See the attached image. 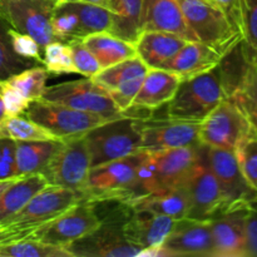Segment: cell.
Here are the masks:
<instances>
[{"instance_id": "obj_30", "label": "cell", "mask_w": 257, "mask_h": 257, "mask_svg": "<svg viewBox=\"0 0 257 257\" xmlns=\"http://www.w3.org/2000/svg\"><path fill=\"white\" fill-rule=\"evenodd\" d=\"M0 136L9 138L14 142H18V141H60L37 122L20 114L8 115L0 123Z\"/></svg>"}, {"instance_id": "obj_7", "label": "cell", "mask_w": 257, "mask_h": 257, "mask_svg": "<svg viewBox=\"0 0 257 257\" xmlns=\"http://www.w3.org/2000/svg\"><path fill=\"white\" fill-rule=\"evenodd\" d=\"M253 130L235 98L226 97L202 120L198 142L206 147L235 152L241 142L252 135Z\"/></svg>"}, {"instance_id": "obj_34", "label": "cell", "mask_w": 257, "mask_h": 257, "mask_svg": "<svg viewBox=\"0 0 257 257\" xmlns=\"http://www.w3.org/2000/svg\"><path fill=\"white\" fill-rule=\"evenodd\" d=\"M68 4L77 13L84 37L93 33L109 30L110 24H112V13L108 8L84 2H74L68 3Z\"/></svg>"}, {"instance_id": "obj_32", "label": "cell", "mask_w": 257, "mask_h": 257, "mask_svg": "<svg viewBox=\"0 0 257 257\" xmlns=\"http://www.w3.org/2000/svg\"><path fill=\"white\" fill-rule=\"evenodd\" d=\"M0 257H73L67 248L40 242L32 238L0 245Z\"/></svg>"}, {"instance_id": "obj_47", "label": "cell", "mask_w": 257, "mask_h": 257, "mask_svg": "<svg viewBox=\"0 0 257 257\" xmlns=\"http://www.w3.org/2000/svg\"><path fill=\"white\" fill-rule=\"evenodd\" d=\"M18 238L13 235L12 232H9L5 228L0 227V245H4V243L12 242V241H17Z\"/></svg>"}, {"instance_id": "obj_51", "label": "cell", "mask_w": 257, "mask_h": 257, "mask_svg": "<svg viewBox=\"0 0 257 257\" xmlns=\"http://www.w3.org/2000/svg\"><path fill=\"white\" fill-rule=\"evenodd\" d=\"M50 2L53 3L54 7H57V5L64 4V3H74V2H79V0H50Z\"/></svg>"}, {"instance_id": "obj_17", "label": "cell", "mask_w": 257, "mask_h": 257, "mask_svg": "<svg viewBox=\"0 0 257 257\" xmlns=\"http://www.w3.org/2000/svg\"><path fill=\"white\" fill-rule=\"evenodd\" d=\"M201 122L198 120L167 119L148 120L142 119L141 128V150L148 152L172 150L197 145L198 131Z\"/></svg>"}, {"instance_id": "obj_4", "label": "cell", "mask_w": 257, "mask_h": 257, "mask_svg": "<svg viewBox=\"0 0 257 257\" xmlns=\"http://www.w3.org/2000/svg\"><path fill=\"white\" fill-rule=\"evenodd\" d=\"M145 118L124 115L108 120L84 135L92 167L141 152V128Z\"/></svg>"}, {"instance_id": "obj_50", "label": "cell", "mask_w": 257, "mask_h": 257, "mask_svg": "<svg viewBox=\"0 0 257 257\" xmlns=\"http://www.w3.org/2000/svg\"><path fill=\"white\" fill-rule=\"evenodd\" d=\"M7 117H8V114H7V110H5L4 103H3L2 95H0V123H2L3 120H4L5 118H7Z\"/></svg>"}, {"instance_id": "obj_10", "label": "cell", "mask_w": 257, "mask_h": 257, "mask_svg": "<svg viewBox=\"0 0 257 257\" xmlns=\"http://www.w3.org/2000/svg\"><path fill=\"white\" fill-rule=\"evenodd\" d=\"M24 115L49 131L60 141L83 137L93 128L112 120L102 115L82 112L58 103L45 102L43 99L30 103Z\"/></svg>"}, {"instance_id": "obj_28", "label": "cell", "mask_w": 257, "mask_h": 257, "mask_svg": "<svg viewBox=\"0 0 257 257\" xmlns=\"http://www.w3.org/2000/svg\"><path fill=\"white\" fill-rule=\"evenodd\" d=\"M48 181L42 173L22 177L0 195V222L17 213L35 193L45 187Z\"/></svg>"}, {"instance_id": "obj_22", "label": "cell", "mask_w": 257, "mask_h": 257, "mask_svg": "<svg viewBox=\"0 0 257 257\" xmlns=\"http://www.w3.org/2000/svg\"><path fill=\"white\" fill-rule=\"evenodd\" d=\"M181 78L167 69H148L130 110H155L175 95Z\"/></svg>"}, {"instance_id": "obj_5", "label": "cell", "mask_w": 257, "mask_h": 257, "mask_svg": "<svg viewBox=\"0 0 257 257\" xmlns=\"http://www.w3.org/2000/svg\"><path fill=\"white\" fill-rule=\"evenodd\" d=\"M80 200L79 193L75 191L47 185L17 213L3 220L0 227L10 231L20 240L28 238L33 231L57 218Z\"/></svg>"}, {"instance_id": "obj_42", "label": "cell", "mask_w": 257, "mask_h": 257, "mask_svg": "<svg viewBox=\"0 0 257 257\" xmlns=\"http://www.w3.org/2000/svg\"><path fill=\"white\" fill-rule=\"evenodd\" d=\"M143 78L145 77L133 78V79L123 83L119 87L108 90V94L110 95L113 102L117 104V107L123 113H127L128 114V112H130L133 100H135L136 95H137L138 90H140L141 85H142Z\"/></svg>"}, {"instance_id": "obj_8", "label": "cell", "mask_w": 257, "mask_h": 257, "mask_svg": "<svg viewBox=\"0 0 257 257\" xmlns=\"http://www.w3.org/2000/svg\"><path fill=\"white\" fill-rule=\"evenodd\" d=\"M40 99L67 105L82 112L102 115L107 119L130 115L117 107L107 90L95 84L92 78L87 77L47 87Z\"/></svg>"}, {"instance_id": "obj_12", "label": "cell", "mask_w": 257, "mask_h": 257, "mask_svg": "<svg viewBox=\"0 0 257 257\" xmlns=\"http://www.w3.org/2000/svg\"><path fill=\"white\" fill-rule=\"evenodd\" d=\"M207 161L225 200V213L247 210L257 202V191L246 181L235 152L207 147Z\"/></svg>"}, {"instance_id": "obj_14", "label": "cell", "mask_w": 257, "mask_h": 257, "mask_svg": "<svg viewBox=\"0 0 257 257\" xmlns=\"http://www.w3.org/2000/svg\"><path fill=\"white\" fill-rule=\"evenodd\" d=\"M148 152V151H147ZM205 152V146L197 145L172 150L150 152L156 182V192L171 188H183Z\"/></svg>"}, {"instance_id": "obj_21", "label": "cell", "mask_w": 257, "mask_h": 257, "mask_svg": "<svg viewBox=\"0 0 257 257\" xmlns=\"http://www.w3.org/2000/svg\"><path fill=\"white\" fill-rule=\"evenodd\" d=\"M188 40L166 32H143L135 43L137 57L150 69H166Z\"/></svg>"}, {"instance_id": "obj_38", "label": "cell", "mask_w": 257, "mask_h": 257, "mask_svg": "<svg viewBox=\"0 0 257 257\" xmlns=\"http://www.w3.org/2000/svg\"><path fill=\"white\" fill-rule=\"evenodd\" d=\"M42 64L49 74H72L75 72L72 50L67 42L49 43L43 48Z\"/></svg>"}, {"instance_id": "obj_6", "label": "cell", "mask_w": 257, "mask_h": 257, "mask_svg": "<svg viewBox=\"0 0 257 257\" xmlns=\"http://www.w3.org/2000/svg\"><path fill=\"white\" fill-rule=\"evenodd\" d=\"M198 42L227 54L241 42V34L213 0H177Z\"/></svg>"}, {"instance_id": "obj_16", "label": "cell", "mask_w": 257, "mask_h": 257, "mask_svg": "<svg viewBox=\"0 0 257 257\" xmlns=\"http://www.w3.org/2000/svg\"><path fill=\"white\" fill-rule=\"evenodd\" d=\"M161 248L162 257H213L211 220H198L191 217L177 220Z\"/></svg>"}, {"instance_id": "obj_45", "label": "cell", "mask_w": 257, "mask_h": 257, "mask_svg": "<svg viewBox=\"0 0 257 257\" xmlns=\"http://www.w3.org/2000/svg\"><path fill=\"white\" fill-rule=\"evenodd\" d=\"M247 257H257V202L246 210Z\"/></svg>"}, {"instance_id": "obj_48", "label": "cell", "mask_w": 257, "mask_h": 257, "mask_svg": "<svg viewBox=\"0 0 257 257\" xmlns=\"http://www.w3.org/2000/svg\"><path fill=\"white\" fill-rule=\"evenodd\" d=\"M22 177H13V178H7V180H0V195L7 190L9 186H12L15 181H18Z\"/></svg>"}, {"instance_id": "obj_31", "label": "cell", "mask_w": 257, "mask_h": 257, "mask_svg": "<svg viewBox=\"0 0 257 257\" xmlns=\"http://www.w3.org/2000/svg\"><path fill=\"white\" fill-rule=\"evenodd\" d=\"M241 52L248 65H257V0H241Z\"/></svg>"}, {"instance_id": "obj_36", "label": "cell", "mask_w": 257, "mask_h": 257, "mask_svg": "<svg viewBox=\"0 0 257 257\" xmlns=\"http://www.w3.org/2000/svg\"><path fill=\"white\" fill-rule=\"evenodd\" d=\"M232 97L243 110L257 136V65H248Z\"/></svg>"}, {"instance_id": "obj_41", "label": "cell", "mask_w": 257, "mask_h": 257, "mask_svg": "<svg viewBox=\"0 0 257 257\" xmlns=\"http://www.w3.org/2000/svg\"><path fill=\"white\" fill-rule=\"evenodd\" d=\"M9 37L12 42V47L18 55L25 59L35 60L42 64L43 59V48L39 43L28 34L17 32L9 27Z\"/></svg>"}, {"instance_id": "obj_19", "label": "cell", "mask_w": 257, "mask_h": 257, "mask_svg": "<svg viewBox=\"0 0 257 257\" xmlns=\"http://www.w3.org/2000/svg\"><path fill=\"white\" fill-rule=\"evenodd\" d=\"M143 32L172 33L188 42H198L177 0H143Z\"/></svg>"}, {"instance_id": "obj_37", "label": "cell", "mask_w": 257, "mask_h": 257, "mask_svg": "<svg viewBox=\"0 0 257 257\" xmlns=\"http://www.w3.org/2000/svg\"><path fill=\"white\" fill-rule=\"evenodd\" d=\"M52 30L55 39L60 42H69L72 39L84 38L79 18L68 3L57 5L53 9Z\"/></svg>"}, {"instance_id": "obj_39", "label": "cell", "mask_w": 257, "mask_h": 257, "mask_svg": "<svg viewBox=\"0 0 257 257\" xmlns=\"http://www.w3.org/2000/svg\"><path fill=\"white\" fill-rule=\"evenodd\" d=\"M238 166L248 185L257 191V136H248L238 145L235 151Z\"/></svg>"}, {"instance_id": "obj_23", "label": "cell", "mask_w": 257, "mask_h": 257, "mask_svg": "<svg viewBox=\"0 0 257 257\" xmlns=\"http://www.w3.org/2000/svg\"><path fill=\"white\" fill-rule=\"evenodd\" d=\"M222 55L201 42H188L171 60L167 70L176 73L181 80L203 74L220 64Z\"/></svg>"}, {"instance_id": "obj_49", "label": "cell", "mask_w": 257, "mask_h": 257, "mask_svg": "<svg viewBox=\"0 0 257 257\" xmlns=\"http://www.w3.org/2000/svg\"><path fill=\"white\" fill-rule=\"evenodd\" d=\"M79 2L89 3V4H94V5H99V7H103V8H108V0H79Z\"/></svg>"}, {"instance_id": "obj_24", "label": "cell", "mask_w": 257, "mask_h": 257, "mask_svg": "<svg viewBox=\"0 0 257 257\" xmlns=\"http://www.w3.org/2000/svg\"><path fill=\"white\" fill-rule=\"evenodd\" d=\"M60 141L14 142V173L17 177L42 173L60 146Z\"/></svg>"}, {"instance_id": "obj_27", "label": "cell", "mask_w": 257, "mask_h": 257, "mask_svg": "<svg viewBox=\"0 0 257 257\" xmlns=\"http://www.w3.org/2000/svg\"><path fill=\"white\" fill-rule=\"evenodd\" d=\"M142 8L143 0H108L112 13L108 32L135 44L142 33Z\"/></svg>"}, {"instance_id": "obj_33", "label": "cell", "mask_w": 257, "mask_h": 257, "mask_svg": "<svg viewBox=\"0 0 257 257\" xmlns=\"http://www.w3.org/2000/svg\"><path fill=\"white\" fill-rule=\"evenodd\" d=\"M38 64L40 63L25 59L14 52L9 37V25L0 18V82Z\"/></svg>"}, {"instance_id": "obj_13", "label": "cell", "mask_w": 257, "mask_h": 257, "mask_svg": "<svg viewBox=\"0 0 257 257\" xmlns=\"http://www.w3.org/2000/svg\"><path fill=\"white\" fill-rule=\"evenodd\" d=\"M50 0H0V18L17 32L34 38L42 48L55 42Z\"/></svg>"}, {"instance_id": "obj_26", "label": "cell", "mask_w": 257, "mask_h": 257, "mask_svg": "<svg viewBox=\"0 0 257 257\" xmlns=\"http://www.w3.org/2000/svg\"><path fill=\"white\" fill-rule=\"evenodd\" d=\"M82 42L92 52L102 69L137 55L133 43L120 39L109 32L88 34Z\"/></svg>"}, {"instance_id": "obj_2", "label": "cell", "mask_w": 257, "mask_h": 257, "mask_svg": "<svg viewBox=\"0 0 257 257\" xmlns=\"http://www.w3.org/2000/svg\"><path fill=\"white\" fill-rule=\"evenodd\" d=\"M147 151L92 167L87 187L80 198L89 202L120 201L130 203L135 198L137 173Z\"/></svg>"}, {"instance_id": "obj_9", "label": "cell", "mask_w": 257, "mask_h": 257, "mask_svg": "<svg viewBox=\"0 0 257 257\" xmlns=\"http://www.w3.org/2000/svg\"><path fill=\"white\" fill-rule=\"evenodd\" d=\"M90 170V155L83 136L63 141L42 175L49 185L69 188L82 196Z\"/></svg>"}, {"instance_id": "obj_35", "label": "cell", "mask_w": 257, "mask_h": 257, "mask_svg": "<svg viewBox=\"0 0 257 257\" xmlns=\"http://www.w3.org/2000/svg\"><path fill=\"white\" fill-rule=\"evenodd\" d=\"M48 75V70L38 64L13 75L7 79V82L17 88L28 100L34 102L40 99L44 94L47 89Z\"/></svg>"}, {"instance_id": "obj_1", "label": "cell", "mask_w": 257, "mask_h": 257, "mask_svg": "<svg viewBox=\"0 0 257 257\" xmlns=\"http://www.w3.org/2000/svg\"><path fill=\"white\" fill-rule=\"evenodd\" d=\"M114 205V208L104 213L97 211L100 225L68 246L73 257H131L142 251L125 238L123 231L133 208L120 201H115Z\"/></svg>"}, {"instance_id": "obj_11", "label": "cell", "mask_w": 257, "mask_h": 257, "mask_svg": "<svg viewBox=\"0 0 257 257\" xmlns=\"http://www.w3.org/2000/svg\"><path fill=\"white\" fill-rule=\"evenodd\" d=\"M99 225L100 218L94 203L80 200L57 218L33 231L28 238L67 248Z\"/></svg>"}, {"instance_id": "obj_43", "label": "cell", "mask_w": 257, "mask_h": 257, "mask_svg": "<svg viewBox=\"0 0 257 257\" xmlns=\"http://www.w3.org/2000/svg\"><path fill=\"white\" fill-rule=\"evenodd\" d=\"M0 95H2L3 103H4L8 115L23 114L32 103L17 88L13 87L10 83H8L7 80L0 82Z\"/></svg>"}, {"instance_id": "obj_15", "label": "cell", "mask_w": 257, "mask_h": 257, "mask_svg": "<svg viewBox=\"0 0 257 257\" xmlns=\"http://www.w3.org/2000/svg\"><path fill=\"white\" fill-rule=\"evenodd\" d=\"M207 147L193 171L186 190L190 197V212L187 217L211 220L225 213V200L217 178L213 175L207 161Z\"/></svg>"}, {"instance_id": "obj_20", "label": "cell", "mask_w": 257, "mask_h": 257, "mask_svg": "<svg viewBox=\"0 0 257 257\" xmlns=\"http://www.w3.org/2000/svg\"><path fill=\"white\" fill-rule=\"evenodd\" d=\"M176 220L151 211H135L125 221L124 236L141 250L160 247L172 231Z\"/></svg>"}, {"instance_id": "obj_18", "label": "cell", "mask_w": 257, "mask_h": 257, "mask_svg": "<svg viewBox=\"0 0 257 257\" xmlns=\"http://www.w3.org/2000/svg\"><path fill=\"white\" fill-rule=\"evenodd\" d=\"M213 257H247L246 210L232 211L211 218Z\"/></svg>"}, {"instance_id": "obj_44", "label": "cell", "mask_w": 257, "mask_h": 257, "mask_svg": "<svg viewBox=\"0 0 257 257\" xmlns=\"http://www.w3.org/2000/svg\"><path fill=\"white\" fill-rule=\"evenodd\" d=\"M17 177L14 173V141L0 136V180Z\"/></svg>"}, {"instance_id": "obj_40", "label": "cell", "mask_w": 257, "mask_h": 257, "mask_svg": "<svg viewBox=\"0 0 257 257\" xmlns=\"http://www.w3.org/2000/svg\"><path fill=\"white\" fill-rule=\"evenodd\" d=\"M67 43L72 50L75 72L87 78H92L102 69L92 52L83 44L82 39H72Z\"/></svg>"}, {"instance_id": "obj_25", "label": "cell", "mask_w": 257, "mask_h": 257, "mask_svg": "<svg viewBox=\"0 0 257 257\" xmlns=\"http://www.w3.org/2000/svg\"><path fill=\"white\" fill-rule=\"evenodd\" d=\"M130 206L135 211H151L177 221L188 216L190 197L186 187L171 188L148 193L131 202Z\"/></svg>"}, {"instance_id": "obj_3", "label": "cell", "mask_w": 257, "mask_h": 257, "mask_svg": "<svg viewBox=\"0 0 257 257\" xmlns=\"http://www.w3.org/2000/svg\"><path fill=\"white\" fill-rule=\"evenodd\" d=\"M228 95L217 65L203 74L181 80L167 103V118L201 122Z\"/></svg>"}, {"instance_id": "obj_29", "label": "cell", "mask_w": 257, "mask_h": 257, "mask_svg": "<svg viewBox=\"0 0 257 257\" xmlns=\"http://www.w3.org/2000/svg\"><path fill=\"white\" fill-rule=\"evenodd\" d=\"M148 69L150 68L136 55V57L122 60L117 64L110 65V67L103 68L94 77H92V79L95 84L108 92L133 78L145 77Z\"/></svg>"}, {"instance_id": "obj_46", "label": "cell", "mask_w": 257, "mask_h": 257, "mask_svg": "<svg viewBox=\"0 0 257 257\" xmlns=\"http://www.w3.org/2000/svg\"><path fill=\"white\" fill-rule=\"evenodd\" d=\"M213 2L220 7V9L228 18L231 24L241 34V0H213Z\"/></svg>"}]
</instances>
